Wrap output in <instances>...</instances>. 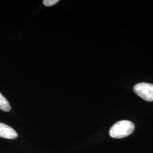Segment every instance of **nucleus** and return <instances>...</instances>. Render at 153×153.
<instances>
[{
	"label": "nucleus",
	"instance_id": "obj_2",
	"mask_svg": "<svg viewBox=\"0 0 153 153\" xmlns=\"http://www.w3.org/2000/svg\"><path fill=\"white\" fill-rule=\"evenodd\" d=\"M134 93L140 98L147 102L153 101V84L149 83H139L133 88Z\"/></svg>",
	"mask_w": 153,
	"mask_h": 153
},
{
	"label": "nucleus",
	"instance_id": "obj_4",
	"mask_svg": "<svg viewBox=\"0 0 153 153\" xmlns=\"http://www.w3.org/2000/svg\"><path fill=\"white\" fill-rule=\"evenodd\" d=\"M0 109L5 112H9L11 109V106L9 102L1 93H0Z\"/></svg>",
	"mask_w": 153,
	"mask_h": 153
},
{
	"label": "nucleus",
	"instance_id": "obj_1",
	"mask_svg": "<svg viewBox=\"0 0 153 153\" xmlns=\"http://www.w3.org/2000/svg\"><path fill=\"white\" fill-rule=\"evenodd\" d=\"M134 129V124L129 120H121L116 123L109 130V136L114 138H122L128 136Z\"/></svg>",
	"mask_w": 153,
	"mask_h": 153
},
{
	"label": "nucleus",
	"instance_id": "obj_3",
	"mask_svg": "<svg viewBox=\"0 0 153 153\" xmlns=\"http://www.w3.org/2000/svg\"><path fill=\"white\" fill-rule=\"evenodd\" d=\"M18 137L16 131L10 126L0 123V137L6 139H14Z\"/></svg>",
	"mask_w": 153,
	"mask_h": 153
},
{
	"label": "nucleus",
	"instance_id": "obj_5",
	"mask_svg": "<svg viewBox=\"0 0 153 153\" xmlns=\"http://www.w3.org/2000/svg\"><path fill=\"white\" fill-rule=\"evenodd\" d=\"M59 1V0H44L43 2L44 5L46 6H51L57 4Z\"/></svg>",
	"mask_w": 153,
	"mask_h": 153
}]
</instances>
